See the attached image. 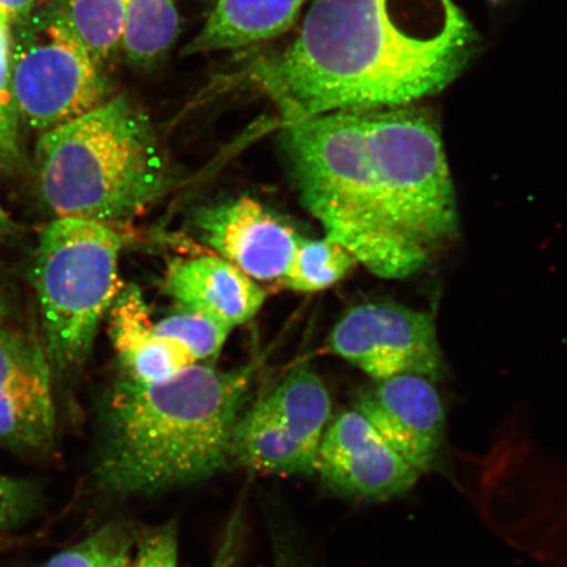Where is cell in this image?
Listing matches in <instances>:
<instances>
[{"label": "cell", "mask_w": 567, "mask_h": 567, "mask_svg": "<svg viewBox=\"0 0 567 567\" xmlns=\"http://www.w3.org/2000/svg\"><path fill=\"white\" fill-rule=\"evenodd\" d=\"M422 103L282 124L303 207L382 279L421 272L458 231L441 120Z\"/></svg>", "instance_id": "6da1fadb"}, {"label": "cell", "mask_w": 567, "mask_h": 567, "mask_svg": "<svg viewBox=\"0 0 567 567\" xmlns=\"http://www.w3.org/2000/svg\"><path fill=\"white\" fill-rule=\"evenodd\" d=\"M480 49L453 0H315L292 44L245 74L287 124L422 103L455 83Z\"/></svg>", "instance_id": "7a4b0ae2"}, {"label": "cell", "mask_w": 567, "mask_h": 567, "mask_svg": "<svg viewBox=\"0 0 567 567\" xmlns=\"http://www.w3.org/2000/svg\"><path fill=\"white\" fill-rule=\"evenodd\" d=\"M252 372V365L219 371L195 364L158 382L117 381L103 409L99 487L153 494L224 470Z\"/></svg>", "instance_id": "3957f363"}, {"label": "cell", "mask_w": 567, "mask_h": 567, "mask_svg": "<svg viewBox=\"0 0 567 567\" xmlns=\"http://www.w3.org/2000/svg\"><path fill=\"white\" fill-rule=\"evenodd\" d=\"M168 165L151 117L118 95L42 133L35 181L55 218L124 228L158 200Z\"/></svg>", "instance_id": "277c9868"}, {"label": "cell", "mask_w": 567, "mask_h": 567, "mask_svg": "<svg viewBox=\"0 0 567 567\" xmlns=\"http://www.w3.org/2000/svg\"><path fill=\"white\" fill-rule=\"evenodd\" d=\"M122 234L97 223L54 218L41 230L32 264L42 343L54 370L84 364L120 290Z\"/></svg>", "instance_id": "5b68a950"}, {"label": "cell", "mask_w": 567, "mask_h": 567, "mask_svg": "<svg viewBox=\"0 0 567 567\" xmlns=\"http://www.w3.org/2000/svg\"><path fill=\"white\" fill-rule=\"evenodd\" d=\"M11 83L19 120L41 134L104 103L105 82L59 2L12 27Z\"/></svg>", "instance_id": "8992f818"}, {"label": "cell", "mask_w": 567, "mask_h": 567, "mask_svg": "<svg viewBox=\"0 0 567 567\" xmlns=\"http://www.w3.org/2000/svg\"><path fill=\"white\" fill-rule=\"evenodd\" d=\"M331 417V400L319 375L295 368L271 393L240 415L231 463L278 476H313Z\"/></svg>", "instance_id": "52a82bcc"}, {"label": "cell", "mask_w": 567, "mask_h": 567, "mask_svg": "<svg viewBox=\"0 0 567 567\" xmlns=\"http://www.w3.org/2000/svg\"><path fill=\"white\" fill-rule=\"evenodd\" d=\"M330 347L374 381L416 374L435 382L444 372L434 317L392 301L347 311L331 332Z\"/></svg>", "instance_id": "ba28073f"}, {"label": "cell", "mask_w": 567, "mask_h": 567, "mask_svg": "<svg viewBox=\"0 0 567 567\" xmlns=\"http://www.w3.org/2000/svg\"><path fill=\"white\" fill-rule=\"evenodd\" d=\"M316 473L329 492L368 502L406 494L421 477L358 410L344 411L330 421L319 446Z\"/></svg>", "instance_id": "9c48e42d"}, {"label": "cell", "mask_w": 567, "mask_h": 567, "mask_svg": "<svg viewBox=\"0 0 567 567\" xmlns=\"http://www.w3.org/2000/svg\"><path fill=\"white\" fill-rule=\"evenodd\" d=\"M53 367L42 339L0 324V445L18 453L53 445Z\"/></svg>", "instance_id": "30bf717a"}, {"label": "cell", "mask_w": 567, "mask_h": 567, "mask_svg": "<svg viewBox=\"0 0 567 567\" xmlns=\"http://www.w3.org/2000/svg\"><path fill=\"white\" fill-rule=\"evenodd\" d=\"M357 410L416 472L434 466L445 434V410L434 381L416 374L375 381L360 394Z\"/></svg>", "instance_id": "8fae6325"}, {"label": "cell", "mask_w": 567, "mask_h": 567, "mask_svg": "<svg viewBox=\"0 0 567 567\" xmlns=\"http://www.w3.org/2000/svg\"><path fill=\"white\" fill-rule=\"evenodd\" d=\"M196 225L213 250L254 280H281L300 236L251 197L210 205L197 212Z\"/></svg>", "instance_id": "7c38bea8"}, {"label": "cell", "mask_w": 567, "mask_h": 567, "mask_svg": "<svg viewBox=\"0 0 567 567\" xmlns=\"http://www.w3.org/2000/svg\"><path fill=\"white\" fill-rule=\"evenodd\" d=\"M165 286L183 309L200 311L231 329L250 321L266 301L265 290L250 276L213 255L175 260Z\"/></svg>", "instance_id": "4fadbf2b"}, {"label": "cell", "mask_w": 567, "mask_h": 567, "mask_svg": "<svg viewBox=\"0 0 567 567\" xmlns=\"http://www.w3.org/2000/svg\"><path fill=\"white\" fill-rule=\"evenodd\" d=\"M109 316L110 336L124 378L158 382L196 364L181 342L157 334L144 296L136 286L120 290Z\"/></svg>", "instance_id": "5bb4252c"}, {"label": "cell", "mask_w": 567, "mask_h": 567, "mask_svg": "<svg viewBox=\"0 0 567 567\" xmlns=\"http://www.w3.org/2000/svg\"><path fill=\"white\" fill-rule=\"evenodd\" d=\"M307 0H217L183 55L233 51L279 38L293 27Z\"/></svg>", "instance_id": "9a60e30c"}, {"label": "cell", "mask_w": 567, "mask_h": 567, "mask_svg": "<svg viewBox=\"0 0 567 567\" xmlns=\"http://www.w3.org/2000/svg\"><path fill=\"white\" fill-rule=\"evenodd\" d=\"M131 0H60L63 20L91 59L101 63L123 44Z\"/></svg>", "instance_id": "2e32d148"}, {"label": "cell", "mask_w": 567, "mask_h": 567, "mask_svg": "<svg viewBox=\"0 0 567 567\" xmlns=\"http://www.w3.org/2000/svg\"><path fill=\"white\" fill-rule=\"evenodd\" d=\"M177 31L174 0H131L122 47L132 62L153 65L174 45Z\"/></svg>", "instance_id": "e0dca14e"}, {"label": "cell", "mask_w": 567, "mask_h": 567, "mask_svg": "<svg viewBox=\"0 0 567 567\" xmlns=\"http://www.w3.org/2000/svg\"><path fill=\"white\" fill-rule=\"evenodd\" d=\"M357 265V258L337 240L301 237L281 281L296 292H321L344 279Z\"/></svg>", "instance_id": "ac0fdd59"}, {"label": "cell", "mask_w": 567, "mask_h": 567, "mask_svg": "<svg viewBox=\"0 0 567 567\" xmlns=\"http://www.w3.org/2000/svg\"><path fill=\"white\" fill-rule=\"evenodd\" d=\"M137 536L125 523L113 522L53 556L42 567H131Z\"/></svg>", "instance_id": "d6986e66"}, {"label": "cell", "mask_w": 567, "mask_h": 567, "mask_svg": "<svg viewBox=\"0 0 567 567\" xmlns=\"http://www.w3.org/2000/svg\"><path fill=\"white\" fill-rule=\"evenodd\" d=\"M161 337L173 338L196 361L215 359L228 339L231 328L200 311L183 309L154 324Z\"/></svg>", "instance_id": "ffe728a7"}, {"label": "cell", "mask_w": 567, "mask_h": 567, "mask_svg": "<svg viewBox=\"0 0 567 567\" xmlns=\"http://www.w3.org/2000/svg\"><path fill=\"white\" fill-rule=\"evenodd\" d=\"M40 505L38 485L0 473V532L24 526L39 512Z\"/></svg>", "instance_id": "44dd1931"}, {"label": "cell", "mask_w": 567, "mask_h": 567, "mask_svg": "<svg viewBox=\"0 0 567 567\" xmlns=\"http://www.w3.org/2000/svg\"><path fill=\"white\" fill-rule=\"evenodd\" d=\"M136 544L137 557L131 567H177V528L174 523L145 530Z\"/></svg>", "instance_id": "7402d4cb"}, {"label": "cell", "mask_w": 567, "mask_h": 567, "mask_svg": "<svg viewBox=\"0 0 567 567\" xmlns=\"http://www.w3.org/2000/svg\"><path fill=\"white\" fill-rule=\"evenodd\" d=\"M12 25L0 17V109L20 122L11 83Z\"/></svg>", "instance_id": "603a6c76"}, {"label": "cell", "mask_w": 567, "mask_h": 567, "mask_svg": "<svg viewBox=\"0 0 567 567\" xmlns=\"http://www.w3.org/2000/svg\"><path fill=\"white\" fill-rule=\"evenodd\" d=\"M18 120L0 109V173H10L21 161Z\"/></svg>", "instance_id": "cb8c5ba5"}, {"label": "cell", "mask_w": 567, "mask_h": 567, "mask_svg": "<svg viewBox=\"0 0 567 567\" xmlns=\"http://www.w3.org/2000/svg\"><path fill=\"white\" fill-rule=\"evenodd\" d=\"M243 536L244 523L237 517H230L212 567H234L237 563Z\"/></svg>", "instance_id": "d4e9b609"}, {"label": "cell", "mask_w": 567, "mask_h": 567, "mask_svg": "<svg viewBox=\"0 0 567 567\" xmlns=\"http://www.w3.org/2000/svg\"><path fill=\"white\" fill-rule=\"evenodd\" d=\"M38 2L39 0H0V17L9 21L12 27L18 25L31 17Z\"/></svg>", "instance_id": "484cf974"}, {"label": "cell", "mask_w": 567, "mask_h": 567, "mask_svg": "<svg viewBox=\"0 0 567 567\" xmlns=\"http://www.w3.org/2000/svg\"><path fill=\"white\" fill-rule=\"evenodd\" d=\"M275 567H310L305 559L299 555L292 545L286 542L276 547L275 551Z\"/></svg>", "instance_id": "4316f807"}, {"label": "cell", "mask_w": 567, "mask_h": 567, "mask_svg": "<svg viewBox=\"0 0 567 567\" xmlns=\"http://www.w3.org/2000/svg\"><path fill=\"white\" fill-rule=\"evenodd\" d=\"M18 226L0 203V237L9 238L16 236Z\"/></svg>", "instance_id": "83f0119b"}, {"label": "cell", "mask_w": 567, "mask_h": 567, "mask_svg": "<svg viewBox=\"0 0 567 567\" xmlns=\"http://www.w3.org/2000/svg\"><path fill=\"white\" fill-rule=\"evenodd\" d=\"M10 316L9 310V303L6 301V297L2 292V289H0V324H3L7 322V318Z\"/></svg>", "instance_id": "f1b7e54d"}, {"label": "cell", "mask_w": 567, "mask_h": 567, "mask_svg": "<svg viewBox=\"0 0 567 567\" xmlns=\"http://www.w3.org/2000/svg\"><path fill=\"white\" fill-rule=\"evenodd\" d=\"M488 3L493 6H503L508 2V0H487Z\"/></svg>", "instance_id": "f546056e"}]
</instances>
